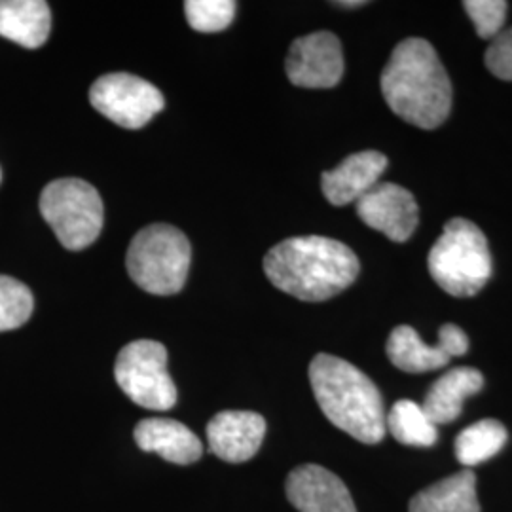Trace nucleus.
Returning a JSON list of instances; mask_svg holds the SVG:
<instances>
[{
  "instance_id": "nucleus-19",
  "label": "nucleus",
  "mask_w": 512,
  "mask_h": 512,
  "mask_svg": "<svg viewBox=\"0 0 512 512\" xmlns=\"http://www.w3.org/2000/svg\"><path fill=\"white\" fill-rule=\"evenodd\" d=\"M509 433L497 420L476 421L456 439V458L465 467H475L497 456L507 444Z\"/></svg>"
},
{
  "instance_id": "nucleus-13",
  "label": "nucleus",
  "mask_w": 512,
  "mask_h": 512,
  "mask_svg": "<svg viewBox=\"0 0 512 512\" xmlns=\"http://www.w3.org/2000/svg\"><path fill=\"white\" fill-rule=\"evenodd\" d=\"M266 437V420L247 410H224L207 425L209 450L226 463L255 458Z\"/></svg>"
},
{
  "instance_id": "nucleus-20",
  "label": "nucleus",
  "mask_w": 512,
  "mask_h": 512,
  "mask_svg": "<svg viewBox=\"0 0 512 512\" xmlns=\"http://www.w3.org/2000/svg\"><path fill=\"white\" fill-rule=\"evenodd\" d=\"M385 429L406 446L429 448L437 444L439 429L421 404L414 401H397L393 404L391 412L385 416Z\"/></svg>"
},
{
  "instance_id": "nucleus-2",
  "label": "nucleus",
  "mask_w": 512,
  "mask_h": 512,
  "mask_svg": "<svg viewBox=\"0 0 512 512\" xmlns=\"http://www.w3.org/2000/svg\"><path fill=\"white\" fill-rule=\"evenodd\" d=\"M359 272V258L348 245L323 236L285 239L264 258L272 285L304 302H323L346 291Z\"/></svg>"
},
{
  "instance_id": "nucleus-14",
  "label": "nucleus",
  "mask_w": 512,
  "mask_h": 512,
  "mask_svg": "<svg viewBox=\"0 0 512 512\" xmlns=\"http://www.w3.org/2000/svg\"><path fill=\"white\" fill-rule=\"evenodd\" d=\"M385 169L387 158L378 150L351 154L336 169L323 173V194L336 207L357 203L370 188L380 183Z\"/></svg>"
},
{
  "instance_id": "nucleus-3",
  "label": "nucleus",
  "mask_w": 512,
  "mask_h": 512,
  "mask_svg": "<svg viewBox=\"0 0 512 512\" xmlns=\"http://www.w3.org/2000/svg\"><path fill=\"white\" fill-rule=\"evenodd\" d=\"M310 382L330 423L365 444L384 439V399L365 372L340 357L319 353L311 361Z\"/></svg>"
},
{
  "instance_id": "nucleus-26",
  "label": "nucleus",
  "mask_w": 512,
  "mask_h": 512,
  "mask_svg": "<svg viewBox=\"0 0 512 512\" xmlns=\"http://www.w3.org/2000/svg\"><path fill=\"white\" fill-rule=\"evenodd\" d=\"M0 181H2V173H0Z\"/></svg>"
},
{
  "instance_id": "nucleus-10",
  "label": "nucleus",
  "mask_w": 512,
  "mask_h": 512,
  "mask_svg": "<svg viewBox=\"0 0 512 512\" xmlns=\"http://www.w3.org/2000/svg\"><path fill=\"white\" fill-rule=\"evenodd\" d=\"M469 351V338L458 325H442L439 344L429 346L420 334L408 325H401L391 332L387 340V357L399 370L410 374H421L439 370L448 365L454 357H461Z\"/></svg>"
},
{
  "instance_id": "nucleus-6",
  "label": "nucleus",
  "mask_w": 512,
  "mask_h": 512,
  "mask_svg": "<svg viewBox=\"0 0 512 512\" xmlns=\"http://www.w3.org/2000/svg\"><path fill=\"white\" fill-rule=\"evenodd\" d=\"M40 213L69 251H84L103 230V200L82 179H57L42 190Z\"/></svg>"
},
{
  "instance_id": "nucleus-23",
  "label": "nucleus",
  "mask_w": 512,
  "mask_h": 512,
  "mask_svg": "<svg viewBox=\"0 0 512 512\" xmlns=\"http://www.w3.org/2000/svg\"><path fill=\"white\" fill-rule=\"evenodd\" d=\"M463 8L473 21L478 37L494 40L503 31L509 4L505 0H467Z\"/></svg>"
},
{
  "instance_id": "nucleus-11",
  "label": "nucleus",
  "mask_w": 512,
  "mask_h": 512,
  "mask_svg": "<svg viewBox=\"0 0 512 512\" xmlns=\"http://www.w3.org/2000/svg\"><path fill=\"white\" fill-rule=\"evenodd\" d=\"M355 205L366 226L397 243L412 238L420 222L416 198L399 184L378 183Z\"/></svg>"
},
{
  "instance_id": "nucleus-16",
  "label": "nucleus",
  "mask_w": 512,
  "mask_h": 512,
  "mask_svg": "<svg viewBox=\"0 0 512 512\" xmlns=\"http://www.w3.org/2000/svg\"><path fill=\"white\" fill-rule=\"evenodd\" d=\"M484 387V376L471 366H458L442 374L431 385L421 408L437 427L442 423L458 420L463 403Z\"/></svg>"
},
{
  "instance_id": "nucleus-21",
  "label": "nucleus",
  "mask_w": 512,
  "mask_h": 512,
  "mask_svg": "<svg viewBox=\"0 0 512 512\" xmlns=\"http://www.w3.org/2000/svg\"><path fill=\"white\" fill-rule=\"evenodd\" d=\"M35 308L33 293L18 279L0 275V332L23 327Z\"/></svg>"
},
{
  "instance_id": "nucleus-12",
  "label": "nucleus",
  "mask_w": 512,
  "mask_h": 512,
  "mask_svg": "<svg viewBox=\"0 0 512 512\" xmlns=\"http://www.w3.org/2000/svg\"><path fill=\"white\" fill-rule=\"evenodd\" d=\"M287 497L300 512H357L348 486L329 469L306 463L291 471Z\"/></svg>"
},
{
  "instance_id": "nucleus-8",
  "label": "nucleus",
  "mask_w": 512,
  "mask_h": 512,
  "mask_svg": "<svg viewBox=\"0 0 512 512\" xmlns=\"http://www.w3.org/2000/svg\"><path fill=\"white\" fill-rule=\"evenodd\" d=\"M93 109L116 126L141 129L162 112L164 95L147 80L128 73H110L97 78L90 90Z\"/></svg>"
},
{
  "instance_id": "nucleus-18",
  "label": "nucleus",
  "mask_w": 512,
  "mask_h": 512,
  "mask_svg": "<svg viewBox=\"0 0 512 512\" xmlns=\"http://www.w3.org/2000/svg\"><path fill=\"white\" fill-rule=\"evenodd\" d=\"M410 512H480L475 473L465 469L421 490L412 497Z\"/></svg>"
},
{
  "instance_id": "nucleus-25",
  "label": "nucleus",
  "mask_w": 512,
  "mask_h": 512,
  "mask_svg": "<svg viewBox=\"0 0 512 512\" xmlns=\"http://www.w3.org/2000/svg\"><path fill=\"white\" fill-rule=\"evenodd\" d=\"M338 6H342V8H359V6H365V0H353V2H346V0H342V2H336Z\"/></svg>"
},
{
  "instance_id": "nucleus-9",
  "label": "nucleus",
  "mask_w": 512,
  "mask_h": 512,
  "mask_svg": "<svg viewBox=\"0 0 512 512\" xmlns=\"http://www.w3.org/2000/svg\"><path fill=\"white\" fill-rule=\"evenodd\" d=\"M287 76L298 88L327 90L344 76L342 44L329 31L296 38L287 55Z\"/></svg>"
},
{
  "instance_id": "nucleus-17",
  "label": "nucleus",
  "mask_w": 512,
  "mask_h": 512,
  "mask_svg": "<svg viewBox=\"0 0 512 512\" xmlns=\"http://www.w3.org/2000/svg\"><path fill=\"white\" fill-rule=\"evenodd\" d=\"M52 29V12L44 0H0V37L37 50Z\"/></svg>"
},
{
  "instance_id": "nucleus-5",
  "label": "nucleus",
  "mask_w": 512,
  "mask_h": 512,
  "mask_svg": "<svg viewBox=\"0 0 512 512\" xmlns=\"http://www.w3.org/2000/svg\"><path fill=\"white\" fill-rule=\"evenodd\" d=\"M192 262V247L171 224H150L129 245L128 274L143 291L171 296L183 291Z\"/></svg>"
},
{
  "instance_id": "nucleus-15",
  "label": "nucleus",
  "mask_w": 512,
  "mask_h": 512,
  "mask_svg": "<svg viewBox=\"0 0 512 512\" xmlns=\"http://www.w3.org/2000/svg\"><path fill=\"white\" fill-rule=\"evenodd\" d=\"M133 437L143 452H154L175 465H190L202 458V440L181 421L147 418L137 423Z\"/></svg>"
},
{
  "instance_id": "nucleus-4",
  "label": "nucleus",
  "mask_w": 512,
  "mask_h": 512,
  "mask_svg": "<svg viewBox=\"0 0 512 512\" xmlns=\"http://www.w3.org/2000/svg\"><path fill=\"white\" fill-rule=\"evenodd\" d=\"M492 270L484 232L471 220H448L429 253V272L440 289L458 298L475 296L490 281Z\"/></svg>"
},
{
  "instance_id": "nucleus-1",
  "label": "nucleus",
  "mask_w": 512,
  "mask_h": 512,
  "mask_svg": "<svg viewBox=\"0 0 512 512\" xmlns=\"http://www.w3.org/2000/svg\"><path fill=\"white\" fill-rule=\"evenodd\" d=\"M385 103L404 122L437 129L452 110V82L435 48L423 38H406L382 73Z\"/></svg>"
},
{
  "instance_id": "nucleus-24",
  "label": "nucleus",
  "mask_w": 512,
  "mask_h": 512,
  "mask_svg": "<svg viewBox=\"0 0 512 512\" xmlns=\"http://www.w3.org/2000/svg\"><path fill=\"white\" fill-rule=\"evenodd\" d=\"M486 67L490 73L512 82V27L501 31L486 50Z\"/></svg>"
},
{
  "instance_id": "nucleus-22",
  "label": "nucleus",
  "mask_w": 512,
  "mask_h": 512,
  "mask_svg": "<svg viewBox=\"0 0 512 512\" xmlns=\"http://www.w3.org/2000/svg\"><path fill=\"white\" fill-rule=\"evenodd\" d=\"M236 2L232 0H188L184 14L188 25L198 33H220L236 18Z\"/></svg>"
},
{
  "instance_id": "nucleus-7",
  "label": "nucleus",
  "mask_w": 512,
  "mask_h": 512,
  "mask_svg": "<svg viewBox=\"0 0 512 512\" xmlns=\"http://www.w3.org/2000/svg\"><path fill=\"white\" fill-rule=\"evenodd\" d=\"M114 378L137 406L165 412L177 404V387L167 372V349L154 340H135L118 353Z\"/></svg>"
}]
</instances>
